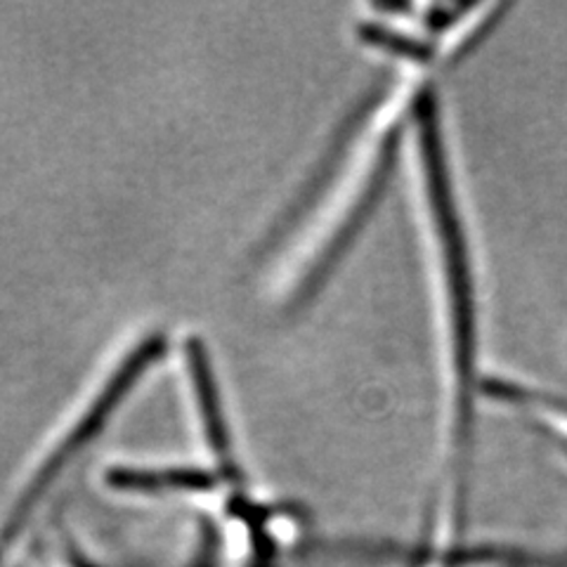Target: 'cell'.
<instances>
[{"label": "cell", "instance_id": "cell-1", "mask_svg": "<svg viewBox=\"0 0 567 567\" xmlns=\"http://www.w3.org/2000/svg\"><path fill=\"white\" fill-rule=\"evenodd\" d=\"M435 95L431 83L419 95L412 114L419 194L431 260L442 395V492L433 525L440 535L464 537L461 529L466 518L475 412L483 402L487 371L483 369L475 254L456 192L445 123H442Z\"/></svg>", "mask_w": 567, "mask_h": 567}, {"label": "cell", "instance_id": "cell-3", "mask_svg": "<svg viewBox=\"0 0 567 567\" xmlns=\"http://www.w3.org/2000/svg\"><path fill=\"white\" fill-rule=\"evenodd\" d=\"M483 402H494L516 414L567 461V395L518 379L487 374Z\"/></svg>", "mask_w": 567, "mask_h": 567}, {"label": "cell", "instance_id": "cell-2", "mask_svg": "<svg viewBox=\"0 0 567 567\" xmlns=\"http://www.w3.org/2000/svg\"><path fill=\"white\" fill-rule=\"evenodd\" d=\"M158 352H162V341L150 339L147 343H142L126 362L121 364L116 377H112V381L102 388L100 398L91 406H87L85 414L79 419V423L71 425L66 437L60 442V447L50 452L41 471L35 473V477L24 489V496L12 508L10 520L3 527V539L0 542L8 544L17 537V532H20V527L24 525L33 504L45 494L48 485L55 481V475L69 464V458L76 456L87 445V442H91L104 429V423L110 421L112 414L118 410V404L123 402V398L128 395V390L137 383V379L142 374H145V369L156 362Z\"/></svg>", "mask_w": 567, "mask_h": 567}]
</instances>
